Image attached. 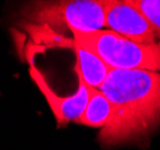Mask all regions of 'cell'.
<instances>
[{
    "label": "cell",
    "instance_id": "6da1fadb",
    "mask_svg": "<svg viewBox=\"0 0 160 150\" xmlns=\"http://www.w3.org/2000/svg\"><path fill=\"white\" fill-rule=\"evenodd\" d=\"M100 90L112 106L99 134L105 145L142 138L160 123V72L112 69Z\"/></svg>",
    "mask_w": 160,
    "mask_h": 150
},
{
    "label": "cell",
    "instance_id": "7a4b0ae2",
    "mask_svg": "<svg viewBox=\"0 0 160 150\" xmlns=\"http://www.w3.org/2000/svg\"><path fill=\"white\" fill-rule=\"evenodd\" d=\"M22 17L56 30L93 32L106 29L105 0H30Z\"/></svg>",
    "mask_w": 160,
    "mask_h": 150
},
{
    "label": "cell",
    "instance_id": "3957f363",
    "mask_svg": "<svg viewBox=\"0 0 160 150\" xmlns=\"http://www.w3.org/2000/svg\"><path fill=\"white\" fill-rule=\"evenodd\" d=\"M73 39L92 49L111 69L160 72V46L143 45L110 29L73 32Z\"/></svg>",
    "mask_w": 160,
    "mask_h": 150
},
{
    "label": "cell",
    "instance_id": "277c9868",
    "mask_svg": "<svg viewBox=\"0 0 160 150\" xmlns=\"http://www.w3.org/2000/svg\"><path fill=\"white\" fill-rule=\"evenodd\" d=\"M106 29L143 45H159L147 17L127 0H105Z\"/></svg>",
    "mask_w": 160,
    "mask_h": 150
},
{
    "label": "cell",
    "instance_id": "5b68a950",
    "mask_svg": "<svg viewBox=\"0 0 160 150\" xmlns=\"http://www.w3.org/2000/svg\"><path fill=\"white\" fill-rule=\"evenodd\" d=\"M29 75L48 103L58 126H64L72 121H78L88 103L92 87L78 79V89L75 94H72L71 96H60L52 89L42 72L34 65L30 66Z\"/></svg>",
    "mask_w": 160,
    "mask_h": 150
},
{
    "label": "cell",
    "instance_id": "8992f818",
    "mask_svg": "<svg viewBox=\"0 0 160 150\" xmlns=\"http://www.w3.org/2000/svg\"><path fill=\"white\" fill-rule=\"evenodd\" d=\"M70 47L73 49L76 56L75 70L78 79L89 87L100 89L112 69L92 49L75 39L70 41Z\"/></svg>",
    "mask_w": 160,
    "mask_h": 150
},
{
    "label": "cell",
    "instance_id": "52a82bcc",
    "mask_svg": "<svg viewBox=\"0 0 160 150\" xmlns=\"http://www.w3.org/2000/svg\"><path fill=\"white\" fill-rule=\"evenodd\" d=\"M112 106L106 95L96 88H92L88 103L80 117L77 124L90 127H102L110 121Z\"/></svg>",
    "mask_w": 160,
    "mask_h": 150
},
{
    "label": "cell",
    "instance_id": "ba28073f",
    "mask_svg": "<svg viewBox=\"0 0 160 150\" xmlns=\"http://www.w3.org/2000/svg\"><path fill=\"white\" fill-rule=\"evenodd\" d=\"M136 6L151 22L160 46V0H127Z\"/></svg>",
    "mask_w": 160,
    "mask_h": 150
}]
</instances>
